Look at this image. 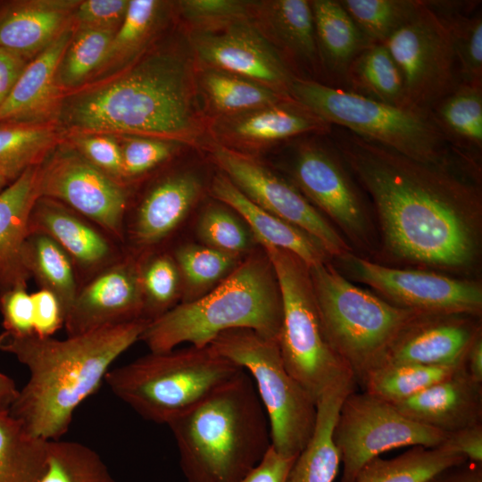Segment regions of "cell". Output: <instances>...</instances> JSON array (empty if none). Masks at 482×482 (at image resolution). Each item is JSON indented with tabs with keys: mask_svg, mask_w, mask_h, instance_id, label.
Masks as SVG:
<instances>
[{
	"mask_svg": "<svg viewBox=\"0 0 482 482\" xmlns=\"http://www.w3.org/2000/svg\"><path fill=\"white\" fill-rule=\"evenodd\" d=\"M338 147L372 200L384 260L442 273L478 263L481 192L451 160L423 162L351 132Z\"/></svg>",
	"mask_w": 482,
	"mask_h": 482,
	"instance_id": "cell-1",
	"label": "cell"
},
{
	"mask_svg": "<svg viewBox=\"0 0 482 482\" xmlns=\"http://www.w3.org/2000/svg\"><path fill=\"white\" fill-rule=\"evenodd\" d=\"M140 319L59 340L35 333L0 334V350L29 372L8 413L34 436L60 439L78 406L94 394L112 362L137 340L147 324Z\"/></svg>",
	"mask_w": 482,
	"mask_h": 482,
	"instance_id": "cell-2",
	"label": "cell"
},
{
	"mask_svg": "<svg viewBox=\"0 0 482 482\" xmlns=\"http://www.w3.org/2000/svg\"><path fill=\"white\" fill-rule=\"evenodd\" d=\"M60 119L73 134L188 141L198 132L191 71L176 54L154 52L118 75L62 102Z\"/></svg>",
	"mask_w": 482,
	"mask_h": 482,
	"instance_id": "cell-3",
	"label": "cell"
},
{
	"mask_svg": "<svg viewBox=\"0 0 482 482\" xmlns=\"http://www.w3.org/2000/svg\"><path fill=\"white\" fill-rule=\"evenodd\" d=\"M168 426L187 482H238L271 446L265 410L244 370Z\"/></svg>",
	"mask_w": 482,
	"mask_h": 482,
	"instance_id": "cell-4",
	"label": "cell"
},
{
	"mask_svg": "<svg viewBox=\"0 0 482 482\" xmlns=\"http://www.w3.org/2000/svg\"><path fill=\"white\" fill-rule=\"evenodd\" d=\"M281 322L278 279L262 249L248 253L203 296L176 304L148 321L140 340L153 353L168 352L183 343L206 346L220 334L237 328H249L278 340Z\"/></svg>",
	"mask_w": 482,
	"mask_h": 482,
	"instance_id": "cell-5",
	"label": "cell"
},
{
	"mask_svg": "<svg viewBox=\"0 0 482 482\" xmlns=\"http://www.w3.org/2000/svg\"><path fill=\"white\" fill-rule=\"evenodd\" d=\"M243 369L211 345L153 353L110 370L104 380L112 392L144 419L170 423Z\"/></svg>",
	"mask_w": 482,
	"mask_h": 482,
	"instance_id": "cell-6",
	"label": "cell"
},
{
	"mask_svg": "<svg viewBox=\"0 0 482 482\" xmlns=\"http://www.w3.org/2000/svg\"><path fill=\"white\" fill-rule=\"evenodd\" d=\"M308 268L327 338L362 386L420 312L398 307L355 286L329 262Z\"/></svg>",
	"mask_w": 482,
	"mask_h": 482,
	"instance_id": "cell-7",
	"label": "cell"
},
{
	"mask_svg": "<svg viewBox=\"0 0 482 482\" xmlns=\"http://www.w3.org/2000/svg\"><path fill=\"white\" fill-rule=\"evenodd\" d=\"M291 98L328 124L429 163L450 161L449 142L430 112L396 106L350 89L294 77Z\"/></svg>",
	"mask_w": 482,
	"mask_h": 482,
	"instance_id": "cell-8",
	"label": "cell"
},
{
	"mask_svg": "<svg viewBox=\"0 0 482 482\" xmlns=\"http://www.w3.org/2000/svg\"><path fill=\"white\" fill-rule=\"evenodd\" d=\"M275 271L282 301L278 344L287 371L316 401L330 390L356 385L351 370L329 344L308 266L295 254L259 244Z\"/></svg>",
	"mask_w": 482,
	"mask_h": 482,
	"instance_id": "cell-9",
	"label": "cell"
},
{
	"mask_svg": "<svg viewBox=\"0 0 482 482\" xmlns=\"http://www.w3.org/2000/svg\"><path fill=\"white\" fill-rule=\"evenodd\" d=\"M210 345L249 373L268 418L273 449L297 456L314 432L317 403L286 369L278 340L237 328L220 334Z\"/></svg>",
	"mask_w": 482,
	"mask_h": 482,
	"instance_id": "cell-10",
	"label": "cell"
},
{
	"mask_svg": "<svg viewBox=\"0 0 482 482\" xmlns=\"http://www.w3.org/2000/svg\"><path fill=\"white\" fill-rule=\"evenodd\" d=\"M445 434L402 413L393 403L366 391L343 400L332 431L343 473L353 482L359 470L382 453L401 447H438Z\"/></svg>",
	"mask_w": 482,
	"mask_h": 482,
	"instance_id": "cell-11",
	"label": "cell"
},
{
	"mask_svg": "<svg viewBox=\"0 0 482 482\" xmlns=\"http://www.w3.org/2000/svg\"><path fill=\"white\" fill-rule=\"evenodd\" d=\"M382 44L401 72L411 107L430 112L459 85L449 32L428 2L420 1L415 14Z\"/></svg>",
	"mask_w": 482,
	"mask_h": 482,
	"instance_id": "cell-12",
	"label": "cell"
},
{
	"mask_svg": "<svg viewBox=\"0 0 482 482\" xmlns=\"http://www.w3.org/2000/svg\"><path fill=\"white\" fill-rule=\"evenodd\" d=\"M338 260L353 279L398 307L425 314L481 317L482 287L478 281L430 270L393 267L353 253Z\"/></svg>",
	"mask_w": 482,
	"mask_h": 482,
	"instance_id": "cell-13",
	"label": "cell"
},
{
	"mask_svg": "<svg viewBox=\"0 0 482 482\" xmlns=\"http://www.w3.org/2000/svg\"><path fill=\"white\" fill-rule=\"evenodd\" d=\"M342 160L317 144L300 145L291 169L294 185L349 245L374 253L370 212Z\"/></svg>",
	"mask_w": 482,
	"mask_h": 482,
	"instance_id": "cell-14",
	"label": "cell"
},
{
	"mask_svg": "<svg viewBox=\"0 0 482 482\" xmlns=\"http://www.w3.org/2000/svg\"><path fill=\"white\" fill-rule=\"evenodd\" d=\"M212 156L222 173L249 200L311 235L331 258L353 253L338 230L294 184L254 158L225 145H214Z\"/></svg>",
	"mask_w": 482,
	"mask_h": 482,
	"instance_id": "cell-15",
	"label": "cell"
},
{
	"mask_svg": "<svg viewBox=\"0 0 482 482\" xmlns=\"http://www.w3.org/2000/svg\"><path fill=\"white\" fill-rule=\"evenodd\" d=\"M39 197L67 204L117 237L122 236L127 192L71 144L59 143L39 166Z\"/></svg>",
	"mask_w": 482,
	"mask_h": 482,
	"instance_id": "cell-16",
	"label": "cell"
},
{
	"mask_svg": "<svg viewBox=\"0 0 482 482\" xmlns=\"http://www.w3.org/2000/svg\"><path fill=\"white\" fill-rule=\"evenodd\" d=\"M198 58L215 69L241 76L289 96L294 78L270 41L253 25L239 21L220 32L195 37Z\"/></svg>",
	"mask_w": 482,
	"mask_h": 482,
	"instance_id": "cell-17",
	"label": "cell"
},
{
	"mask_svg": "<svg viewBox=\"0 0 482 482\" xmlns=\"http://www.w3.org/2000/svg\"><path fill=\"white\" fill-rule=\"evenodd\" d=\"M144 306L140 270L124 262L104 270L78 291L64 324L69 336H75L143 319Z\"/></svg>",
	"mask_w": 482,
	"mask_h": 482,
	"instance_id": "cell-18",
	"label": "cell"
},
{
	"mask_svg": "<svg viewBox=\"0 0 482 482\" xmlns=\"http://www.w3.org/2000/svg\"><path fill=\"white\" fill-rule=\"evenodd\" d=\"M480 333L482 327L478 316L420 313L395 338L382 365L459 364Z\"/></svg>",
	"mask_w": 482,
	"mask_h": 482,
	"instance_id": "cell-19",
	"label": "cell"
},
{
	"mask_svg": "<svg viewBox=\"0 0 482 482\" xmlns=\"http://www.w3.org/2000/svg\"><path fill=\"white\" fill-rule=\"evenodd\" d=\"M394 405L420 424L452 433L482 423V383L462 363L452 375Z\"/></svg>",
	"mask_w": 482,
	"mask_h": 482,
	"instance_id": "cell-20",
	"label": "cell"
},
{
	"mask_svg": "<svg viewBox=\"0 0 482 482\" xmlns=\"http://www.w3.org/2000/svg\"><path fill=\"white\" fill-rule=\"evenodd\" d=\"M73 23L29 61L5 101L0 105V123L50 122L62 104L56 84L59 62L73 36Z\"/></svg>",
	"mask_w": 482,
	"mask_h": 482,
	"instance_id": "cell-21",
	"label": "cell"
},
{
	"mask_svg": "<svg viewBox=\"0 0 482 482\" xmlns=\"http://www.w3.org/2000/svg\"><path fill=\"white\" fill-rule=\"evenodd\" d=\"M40 164L22 171L0 192V294L26 287L29 275L23 262L29 219L39 198Z\"/></svg>",
	"mask_w": 482,
	"mask_h": 482,
	"instance_id": "cell-22",
	"label": "cell"
},
{
	"mask_svg": "<svg viewBox=\"0 0 482 482\" xmlns=\"http://www.w3.org/2000/svg\"><path fill=\"white\" fill-rule=\"evenodd\" d=\"M212 194L246 223L256 243L285 249L308 267L329 262L322 245L301 229L262 209L249 200L222 172L214 177Z\"/></svg>",
	"mask_w": 482,
	"mask_h": 482,
	"instance_id": "cell-23",
	"label": "cell"
},
{
	"mask_svg": "<svg viewBox=\"0 0 482 482\" xmlns=\"http://www.w3.org/2000/svg\"><path fill=\"white\" fill-rule=\"evenodd\" d=\"M79 2L33 0L12 5L0 17V47L36 56L72 24Z\"/></svg>",
	"mask_w": 482,
	"mask_h": 482,
	"instance_id": "cell-24",
	"label": "cell"
},
{
	"mask_svg": "<svg viewBox=\"0 0 482 482\" xmlns=\"http://www.w3.org/2000/svg\"><path fill=\"white\" fill-rule=\"evenodd\" d=\"M202 192V181L192 172L168 176L154 185L136 214L133 237L143 246L168 237L186 219Z\"/></svg>",
	"mask_w": 482,
	"mask_h": 482,
	"instance_id": "cell-25",
	"label": "cell"
},
{
	"mask_svg": "<svg viewBox=\"0 0 482 482\" xmlns=\"http://www.w3.org/2000/svg\"><path fill=\"white\" fill-rule=\"evenodd\" d=\"M37 231L53 238L79 264L95 266L110 253L106 239L67 206L39 197L31 212L29 233Z\"/></svg>",
	"mask_w": 482,
	"mask_h": 482,
	"instance_id": "cell-26",
	"label": "cell"
},
{
	"mask_svg": "<svg viewBox=\"0 0 482 482\" xmlns=\"http://www.w3.org/2000/svg\"><path fill=\"white\" fill-rule=\"evenodd\" d=\"M293 99L233 115L222 124L224 134L246 144L262 145L309 132L328 131L329 124Z\"/></svg>",
	"mask_w": 482,
	"mask_h": 482,
	"instance_id": "cell-27",
	"label": "cell"
},
{
	"mask_svg": "<svg viewBox=\"0 0 482 482\" xmlns=\"http://www.w3.org/2000/svg\"><path fill=\"white\" fill-rule=\"evenodd\" d=\"M352 391L354 388L339 387L319 399L314 432L296 456L287 482H334L341 463L332 431L341 403Z\"/></svg>",
	"mask_w": 482,
	"mask_h": 482,
	"instance_id": "cell-28",
	"label": "cell"
},
{
	"mask_svg": "<svg viewBox=\"0 0 482 482\" xmlns=\"http://www.w3.org/2000/svg\"><path fill=\"white\" fill-rule=\"evenodd\" d=\"M315 34L323 64L345 78L352 62L371 44L339 1H311Z\"/></svg>",
	"mask_w": 482,
	"mask_h": 482,
	"instance_id": "cell-29",
	"label": "cell"
},
{
	"mask_svg": "<svg viewBox=\"0 0 482 482\" xmlns=\"http://www.w3.org/2000/svg\"><path fill=\"white\" fill-rule=\"evenodd\" d=\"M264 21L278 43L293 57L317 70L322 63L311 1L271 0L260 4Z\"/></svg>",
	"mask_w": 482,
	"mask_h": 482,
	"instance_id": "cell-30",
	"label": "cell"
},
{
	"mask_svg": "<svg viewBox=\"0 0 482 482\" xmlns=\"http://www.w3.org/2000/svg\"><path fill=\"white\" fill-rule=\"evenodd\" d=\"M430 112L447 141L455 148L481 151L482 87L459 83Z\"/></svg>",
	"mask_w": 482,
	"mask_h": 482,
	"instance_id": "cell-31",
	"label": "cell"
},
{
	"mask_svg": "<svg viewBox=\"0 0 482 482\" xmlns=\"http://www.w3.org/2000/svg\"><path fill=\"white\" fill-rule=\"evenodd\" d=\"M23 262L42 288L58 298L66 318L78 293L69 254L49 236L33 231L25 241Z\"/></svg>",
	"mask_w": 482,
	"mask_h": 482,
	"instance_id": "cell-32",
	"label": "cell"
},
{
	"mask_svg": "<svg viewBox=\"0 0 482 482\" xmlns=\"http://www.w3.org/2000/svg\"><path fill=\"white\" fill-rule=\"evenodd\" d=\"M47 443L8 411H0V482H39L46 469Z\"/></svg>",
	"mask_w": 482,
	"mask_h": 482,
	"instance_id": "cell-33",
	"label": "cell"
},
{
	"mask_svg": "<svg viewBox=\"0 0 482 482\" xmlns=\"http://www.w3.org/2000/svg\"><path fill=\"white\" fill-rule=\"evenodd\" d=\"M466 461V457L438 447L411 446L391 459L373 458L353 482H425L437 472Z\"/></svg>",
	"mask_w": 482,
	"mask_h": 482,
	"instance_id": "cell-34",
	"label": "cell"
},
{
	"mask_svg": "<svg viewBox=\"0 0 482 482\" xmlns=\"http://www.w3.org/2000/svg\"><path fill=\"white\" fill-rule=\"evenodd\" d=\"M345 79L354 92L393 105L411 107L401 72L384 44H371L364 49L348 67Z\"/></svg>",
	"mask_w": 482,
	"mask_h": 482,
	"instance_id": "cell-35",
	"label": "cell"
},
{
	"mask_svg": "<svg viewBox=\"0 0 482 482\" xmlns=\"http://www.w3.org/2000/svg\"><path fill=\"white\" fill-rule=\"evenodd\" d=\"M201 81L213 108L230 116L292 99L254 80L215 69L206 70Z\"/></svg>",
	"mask_w": 482,
	"mask_h": 482,
	"instance_id": "cell-36",
	"label": "cell"
},
{
	"mask_svg": "<svg viewBox=\"0 0 482 482\" xmlns=\"http://www.w3.org/2000/svg\"><path fill=\"white\" fill-rule=\"evenodd\" d=\"M60 139L61 131L52 122L0 123V168L18 177L40 164Z\"/></svg>",
	"mask_w": 482,
	"mask_h": 482,
	"instance_id": "cell-37",
	"label": "cell"
},
{
	"mask_svg": "<svg viewBox=\"0 0 482 482\" xmlns=\"http://www.w3.org/2000/svg\"><path fill=\"white\" fill-rule=\"evenodd\" d=\"M174 260L181 278L182 302L197 299L223 281L241 262L242 256L202 244L179 246Z\"/></svg>",
	"mask_w": 482,
	"mask_h": 482,
	"instance_id": "cell-38",
	"label": "cell"
},
{
	"mask_svg": "<svg viewBox=\"0 0 482 482\" xmlns=\"http://www.w3.org/2000/svg\"><path fill=\"white\" fill-rule=\"evenodd\" d=\"M385 364L365 378L363 390L388 403H396L452 375L462 365Z\"/></svg>",
	"mask_w": 482,
	"mask_h": 482,
	"instance_id": "cell-39",
	"label": "cell"
},
{
	"mask_svg": "<svg viewBox=\"0 0 482 482\" xmlns=\"http://www.w3.org/2000/svg\"><path fill=\"white\" fill-rule=\"evenodd\" d=\"M39 482H116L100 455L74 441L49 440Z\"/></svg>",
	"mask_w": 482,
	"mask_h": 482,
	"instance_id": "cell-40",
	"label": "cell"
},
{
	"mask_svg": "<svg viewBox=\"0 0 482 482\" xmlns=\"http://www.w3.org/2000/svg\"><path fill=\"white\" fill-rule=\"evenodd\" d=\"M114 33L75 29L56 71V84L62 91L81 86L100 71Z\"/></svg>",
	"mask_w": 482,
	"mask_h": 482,
	"instance_id": "cell-41",
	"label": "cell"
},
{
	"mask_svg": "<svg viewBox=\"0 0 482 482\" xmlns=\"http://www.w3.org/2000/svg\"><path fill=\"white\" fill-rule=\"evenodd\" d=\"M162 5L156 0H129L124 20L113 35L97 74L127 64L141 51L154 33Z\"/></svg>",
	"mask_w": 482,
	"mask_h": 482,
	"instance_id": "cell-42",
	"label": "cell"
},
{
	"mask_svg": "<svg viewBox=\"0 0 482 482\" xmlns=\"http://www.w3.org/2000/svg\"><path fill=\"white\" fill-rule=\"evenodd\" d=\"M195 233L202 245L239 256L252 253L257 244L246 223L220 202L202 211Z\"/></svg>",
	"mask_w": 482,
	"mask_h": 482,
	"instance_id": "cell-43",
	"label": "cell"
},
{
	"mask_svg": "<svg viewBox=\"0 0 482 482\" xmlns=\"http://www.w3.org/2000/svg\"><path fill=\"white\" fill-rule=\"evenodd\" d=\"M370 44L384 43L417 12L416 0L339 1Z\"/></svg>",
	"mask_w": 482,
	"mask_h": 482,
	"instance_id": "cell-44",
	"label": "cell"
},
{
	"mask_svg": "<svg viewBox=\"0 0 482 482\" xmlns=\"http://www.w3.org/2000/svg\"><path fill=\"white\" fill-rule=\"evenodd\" d=\"M436 12L444 21L452 40L460 83L482 87L481 14Z\"/></svg>",
	"mask_w": 482,
	"mask_h": 482,
	"instance_id": "cell-45",
	"label": "cell"
},
{
	"mask_svg": "<svg viewBox=\"0 0 482 482\" xmlns=\"http://www.w3.org/2000/svg\"><path fill=\"white\" fill-rule=\"evenodd\" d=\"M145 306L143 319L150 321L175 306L181 295V278L173 257L160 255L140 270Z\"/></svg>",
	"mask_w": 482,
	"mask_h": 482,
	"instance_id": "cell-46",
	"label": "cell"
},
{
	"mask_svg": "<svg viewBox=\"0 0 482 482\" xmlns=\"http://www.w3.org/2000/svg\"><path fill=\"white\" fill-rule=\"evenodd\" d=\"M175 142L159 138L125 136L120 144L125 178L142 175L168 160Z\"/></svg>",
	"mask_w": 482,
	"mask_h": 482,
	"instance_id": "cell-47",
	"label": "cell"
},
{
	"mask_svg": "<svg viewBox=\"0 0 482 482\" xmlns=\"http://www.w3.org/2000/svg\"><path fill=\"white\" fill-rule=\"evenodd\" d=\"M71 145L89 162L112 179H124L120 144L112 135L73 134Z\"/></svg>",
	"mask_w": 482,
	"mask_h": 482,
	"instance_id": "cell-48",
	"label": "cell"
},
{
	"mask_svg": "<svg viewBox=\"0 0 482 482\" xmlns=\"http://www.w3.org/2000/svg\"><path fill=\"white\" fill-rule=\"evenodd\" d=\"M129 0H86L77 4L72 23L76 29H98L116 32L122 23Z\"/></svg>",
	"mask_w": 482,
	"mask_h": 482,
	"instance_id": "cell-49",
	"label": "cell"
},
{
	"mask_svg": "<svg viewBox=\"0 0 482 482\" xmlns=\"http://www.w3.org/2000/svg\"><path fill=\"white\" fill-rule=\"evenodd\" d=\"M179 5L182 13L197 23H225L245 21L247 4L236 0H184Z\"/></svg>",
	"mask_w": 482,
	"mask_h": 482,
	"instance_id": "cell-50",
	"label": "cell"
},
{
	"mask_svg": "<svg viewBox=\"0 0 482 482\" xmlns=\"http://www.w3.org/2000/svg\"><path fill=\"white\" fill-rule=\"evenodd\" d=\"M0 310L4 331L17 335L34 333L32 297L24 287L0 294Z\"/></svg>",
	"mask_w": 482,
	"mask_h": 482,
	"instance_id": "cell-51",
	"label": "cell"
},
{
	"mask_svg": "<svg viewBox=\"0 0 482 482\" xmlns=\"http://www.w3.org/2000/svg\"><path fill=\"white\" fill-rule=\"evenodd\" d=\"M34 310V333L52 337L64 323V313L58 298L42 288L31 295Z\"/></svg>",
	"mask_w": 482,
	"mask_h": 482,
	"instance_id": "cell-52",
	"label": "cell"
},
{
	"mask_svg": "<svg viewBox=\"0 0 482 482\" xmlns=\"http://www.w3.org/2000/svg\"><path fill=\"white\" fill-rule=\"evenodd\" d=\"M438 448L462 455L470 462L482 463V423L445 434Z\"/></svg>",
	"mask_w": 482,
	"mask_h": 482,
	"instance_id": "cell-53",
	"label": "cell"
},
{
	"mask_svg": "<svg viewBox=\"0 0 482 482\" xmlns=\"http://www.w3.org/2000/svg\"><path fill=\"white\" fill-rule=\"evenodd\" d=\"M295 458L284 456L270 446L259 464L238 482H287Z\"/></svg>",
	"mask_w": 482,
	"mask_h": 482,
	"instance_id": "cell-54",
	"label": "cell"
},
{
	"mask_svg": "<svg viewBox=\"0 0 482 482\" xmlns=\"http://www.w3.org/2000/svg\"><path fill=\"white\" fill-rule=\"evenodd\" d=\"M28 62V57L0 47V105L10 95Z\"/></svg>",
	"mask_w": 482,
	"mask_h": 482,
	"instance_id": "cell-55",
	"label": "cell"
},
{
	"mask_svg": "<svg viewBox=\"0 0 482 482\" xmlns=\"http://www.w3.org/2000/svg\"><path fill=\"white\" fill-rule=\"evenodd\" d=\"M425 482H482V463L466 461L446 468Z\"/></svg>",
	"mask_w": 482,
	"mask_h": 482,
	"instance_id": "cell-56",
	"label": "cell"
},
{
	"mask_svg": "<svg viewBox=\"0 0 482 482\" xmlns=\"http://www.w3.org/2000/svg\"><path fill=\"white\" fill-rule=\"evenodd\" d=\"M463 367L474 380L482 383V333L478 334L470 345L463 360Z\"/></svg>",
	"mask_w": 482,
	"mask_h": 482,
	"instance_id": "cell-57",
	"label": "cell"
},
{
	"mask_svg": "<svg viewBox=\"0 0 482 482\" xmlns=\"http://www.w3.org/2000/svg\"><path fill=\"white\" fill-rule=\"evenodd\" d=\"M14 381L0 372V411H8L18 395Z\"/></svg>",
	"mask_w": 482,
	"mask_h": 482,
	"instance_id": "cell-58",
	"label": "cell"
},
{
	"mask_svg": "<svg viewBox=\"0 0 482 482\" xmlns=\"http://www.w3.org/2000/svg\"><path fill=\"white\" fill-rule=\"evenodd\" d=\"M17 177L5 169L0 168V192L12 182Z\"/></svg>",
	"mask_w": 482,
	"mask_h": 482,
	"instance_id": "cell-59",
	"label": "cell"
}]
</instances>
